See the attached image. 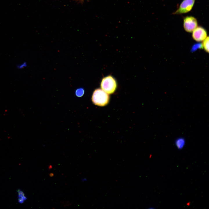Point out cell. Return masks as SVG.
Returning <instances> with one entry per match:
<instances>
[{"instance_id": "obj_10", "label": "cell", "mask_w": 209, "mask_h": 209, "mask_svg": "<svg viewBox=\"0 0 209 209\" xmlns=\"http://www.w3.org/2000/svg\"><path fill=\"white\" fill-rule=\"evenodd\" d=\"M27 66V64L26 62H23L17 65L16 67L18 69H24Z\"/></svg>"}, {"instance_id": "obj_4", "label": "cell", "mask_w": 209, "mask_h": 209, "mask_svg": "<svg viewBox=\"0 0 209 209\" xmlns=\"http://www.w3.org/2000/svg\"><path fill=\"white\" fill-rule=\"evenodd\" d=\"M198 26L197 21L196 18L191 16H188L183 19V27L188 32H192Z\"/></svg>"}, {"instance_id": "obj_9", "label": "cell", "mask_w": 209, "mask_h": 209, "mask_svg": "<svg viewBox=\"0 0 209 209\" xmlns=\"http://www.w3.org/2000/svg\"><path fill=\"white\" fill-rule=\"evenodd\" d=\"M76 95L78 97H81L84 93V90L82 88H79L77 89L75 92Z\"/></svg>"}, {"instance_id": "obj_12", "label": "cell", "mask_w": 209, "mask_h": 209, "mask_svg": "<svg viewBox=\"0 0 209 209\" xmlns=\"http://www.w3.org/2000/svg\"><path fill=\"white\" fill-rule=\"evenodd\" d=\"M49 175L51 177H52L53 176L54 174L53 173H51Z\"/></svg>"}, {"instance_id": "obj_1", "label": "cell", "mask_w": 209, "mask_h": 209, "mask_svg": "<svg viewBox=\"0 0 209 209\" xmlns=\"http://www.w3.org/2000/svg\"><path fill=\"white\" fill-rule=\"evenodd\" d=\"M91 99L94 105L100 106H104L108 103L109 96L107 93L102 89L98 88L94 91Z\"/></svg>"}, {"instance_id": "obj_14", "label": "cell", "mask_w": 209, "mask_h": 209, "mask_svg": "<svg viewBox=\"0 0 209 209\" xmlns=\"http://www.w3.org/2000/svg\"><path fill=\"white\" fill-rule=\"evenodd\" d=\"M84 180H85V181H86V180H86V179H83V180H82V181H84Z\"/></svg>"}, {"instance_id": "obj_6", "label": "cell", "mask_w": 209, "mask_h": 209, "mask_svg": "<svg viewBox=\"0 0 209 209\" xmlns=\"http://www.w3.org/2000/svg\"><path fill=\"white\" fill-rule=\"evenodd\" d=\"M185 143V140L183 137H180L177 138L175 141L176 146L179 149H181L183 148Z\"/></svg>"}, {"instance_id": "obj_13", "label": "cell", "mask_w": 209, "mask_h": 209, "mask_svg": "<svg viewBox=\"0 0 209 209\" xmlns=\"http://www.w3.org/2000/svg\"><path fill=\"white\" fill-rule=\"evenodd\" d=\"M52 165H49V167H48V168H49V169H51V168H52Z\"/></svg>"}, {"instance_id": "obj_2", "label": "cell", "mask_w": 209, "mask_h": 209, "mask_svg": "<svg viewBox=\"0 0 209 209\" xmlns=\"http://www.w3.org/2000/svg\"><path fill=\"white\" fill-rule=\"evenodd\" d=\"M117 86L116 80L111 75L104 77L100 84L101 89L109 94L114 93L116 90Z\"/></svg>"}, {"instance_id": "obj_8", "label": "cell", "mask_w": 209, "mask_h": 209, "mask_svg": "<svg viewBox=\"0 0 209 209\" xmlns=\"http://www.w3.org/2000/svg\"><path fill=\"white\" fill-rule=\"evenodd\" d=\"M19 201L21 203H22L26 199V197L25 196L23 192L18 190V191Z\"/></svg>"}, {"instance_id": "obj_7", "label": "cell", "mask_w": 209, "mask_h": 209, "mask_svg": "<svg viewBox=\"0 0 209 209\" xmlns=\"http://www.w3.org/2000/svg\"><path fill=\"white\" fill-rule=\"evenodd\" d=\"M209 37L207 36L204 39L202 43V46L205 51L206 52H209Z\"/></svg>"}, {"instance_id": "obj_5", "label": "cell", "mask_w": 209, "mask_h": 209, "mask_svg": "<svg viewBox=\"0 0 209 209\" xmlns=\"http://www.w3.org/2000/svg\"><path fill=\"white\" fill-rule=\"evenodd\" d=\"M192 32L193 39L197 42L203 41L207 37L206 30L201 26H197Z\"/></svg>"}, {"instance_id": "obj_11", "label": "cell", "mask_w": 209, "mask_h": 209, "mask_svg": "<svg viewBox=\"0 0 209 209\" xmlns=\"http://www.w3.org/2000/svg\"><path fill=\"white\" fill-rule=\"evenodd\" d=\"M77 1H78L81 3H82L83 2L84 0H76Z\"/></svg>"}, {"instance_id": "obj_3", "label": "cell", "mask_w": 209, "mask_h": 209, "mask_svg": "<svg viewBox=\"0 0 209 209\" xmlns=\"http://www.w3.org/2000/svg\"><path fill=\"white\" fill-rule=\"evenodd\" d=\"M195 0H183L178 8L174 12V14H181L189 12L194 5Z\"/></svg>"}]
</instances>
